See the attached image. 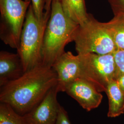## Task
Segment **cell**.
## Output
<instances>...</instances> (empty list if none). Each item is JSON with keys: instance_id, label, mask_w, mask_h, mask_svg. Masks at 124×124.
Masks as SVG:
<instances>
[{"instance_id": "cell-1", "label": "cell", "mask_w": 124, "mask_h": 124, "mask_svg": "<svg viewBox=\"0 0 124 124\" xmlns=\"http://www.w3.org/2000/svg\"><path fill=\"white\" fill-rule=\"evenodd\" d=\"M57 84V76L52 67L40 64L1 86L0 102L8 104L18 114L24 115Z\"/></svg>"}, {"instance_id": "cell-12", "label": "cell", "mask_w": 124, "mask_h": 124, "mask_svg": "<svg viewBox=\"0 0 124 124\" xmlns=\"http://www.w3.org/2000/svg\"><path fill=\"white\" fill-rule=\"evenodd\" d=\"M62 8L67 16L79 25L87 19V13L85 0H61Z\"/></svg>"}, {"instance_id": "cell-13", "label": "cell", "mask_w": 124, "mask_h": 124, "mask_svg": "<svg viewBox=\"0 0 124 124\" xmlns=\"http://www.w3.org/2000/svg\"><path fill=\"white\" fill-rule=\"evenodd\" d=\"M106 23L111 33L116 50H124V14L114 15V18Z\"/></svg>"}, {"instance_id": "cell-14", "label": "cell", "mask_w": 124, "mask_h": 124, "mask_svg": "<svg viewBox=\"0 0 124 124\" xmlns=\"http://www.w3.org/2000/svg\"><path fill=\"white\" fill-rule=\"evenodd\" d=\"M0 124H25L20 115L4 103L0 102Z\"/></svg>"}, {"instance_id": "cell-10", "label": "cell", "mask_w": 124, "mask_h": 124, "mask_svg": "<svg viewBox=\"0 0 124 124\" xmlns=\"http://www.w3.org/2000/svg\"><path fill=\"white\" fill-rule=\"evenodd\" d=\"M21 58L17 53L0 52V87L16 80L24 74Z\"/></svg>"}, {"instance_id": "cell-18", "label": "cell", "mask_w": 124, "mask_h": 124, "mask_svg": "<svg viewBox=\"0 0 124 124\" xmlns=\"http://www.w3.org/2000/svg\"><path fill=\"white\" fill-rule=\"evenodd\" d=\"M56 124H71L67 112L61 105Z\"/></svg>"}, {"instance_id": "cell-16", "label": "cell", "mask_w": 124, "mask_h": 124, "mask_svg": "<svg viewBox=\"0 0 124 124\" xmlns=\"http://www.w3.org/2000/svg\"><path fill=\"white\" fill-rule=\"evenodd\" d=\"M31 6L34 14L38 19H43L45 15L44 10L45 6V0H31Z\"/></svg>"}, {"instance_id": "cell-2", "label": "cell", "mask_w": 124, "mask_h": 124, "mask_svg": "<svg viewBox=\"0 0 124 124\" xmlns=\"http://www.w3.org/2000/svg\"><path fill=\"white\" fill-rule=\"evenodd\" d=\"M79 25L67 16L60 1L53 0L45 31L41 50L42 64L52 67L65 52L67 45L74 41Z\"/></svg>"}, {"instance_id": "cell-9", "label": "cell", "mask_w": 124, "mask_h": 124, "mask_svg": "<svg viewBox=\"0 0 124 124\" xmlns=\"http://www.w3.org/2000/svg\"><path fill=\"white\" fill-rule=\"evenodd\" d=\"M52 68L57 76L59 92H64L67 85L80 78V58L70 52H64L56 60Z\"/></svg>"}, {"instance_id": "cell-11", "label": "cell", "mask_w": 124, "mask_h": 124, "mask_svg": "<svg viewBox=\"0 0 124 124\" xmlns=\"http://www.w3.org/2000/svg\"><path fill=\"white\" fill-rule=\"evenodd\" d=\"M108 100V116L115 118L124 113V93L120 89L115 80L108 85L105 92Z\"/></svg>"}, {"instance_id": "cell-3", "label": "cell", "mask_w": 124, "mask_h": 124, "mask_svg": "<svg viewBox=\"0 0 124 124\" xmlns=\"http://www.w3.org/2000/svg\"><path fill=\"white\" fill-rule=\"evenodd\" d=\"M50 13L45 12L43 18L39 20L35 16L31 4L28 10L19 47L17 50L21 59L24 72L42 64V47Z\"/></svg>"}, {"instance_id": "cell-6", "label": "cell", "mask_w": 124, "mask_h": 124, "mask_svg": "<svg viewBox=\"0 0 124 124\" xmlns=\"http://www.w3.org/2000/svg\"><path fill=\"white\" fill-rule=\"evenodd\" d=\"M80 78L87 80L101 93L105 92L111 81L115 80V65L113 54H78Z\"/></svg>"}, {"instance_id": "cell-8", "label": "cell", "mask_w": 124, "mask_h": 124, "mask_svg": "<svg viewBox=\"0 0 124 124\" xmlns=\"http://www.w3.org/2000/svg\"><path fill=\"white\" fill-rule=\"evenodd\" d=\"M64 92L88 112L97 108L103 98L93 85L82 78H78L67 85Z\"/></svg>"}, {"instance_id": "cell-21", "label": "cell", "mask_w": 124, "mask_h": 124, "mask_svg": "<svg viewBox=\"0 0 124 124\" xmlns=\"http://www.w3.org/2000/svg\"><path fill=\"white\" fill-rule=\"evenodd\" d=\"M25 0L27 1H31V0Z\"/></svg>"}, {"instance_id": "cell-20", "label": "cell", "mask_w": 124, "mask_h": 124, "mask_svg": "<svg viewBox=\"0 0 124 124\" xmlns=\"http://www.w3.org/2000/svg\"><path fill=\"white\" fill-rule=\"evenodd\" d=\"M53 0H59L61 1V0H45V10L46 12H51V5Z\"/></svg>"}, {"instance_id": "cell-5", "label": "cell", "mask_w": 124, "mask_h": 124, "mask_svg": "<svg viewBox=\"0 0 124 124\" xmlns=\"http://www.w3.org/2000/svg\"><path fill=\"white\" fill-rule=\"evenodd\" d=\"M31 1L0 0V38L6 45L18 50L23 27Z\"/></svg>"}, {"instance_id": "cell-19", "label": "cell", "mask_w": 124, "mask_h": 124, "mask_svg": "<svg viewBox=\"0 0 124 124\" xmlns=\"http://www.w3.org/2000/svg\"><path fill=\"white\" fill-rule=\"evenodd\" d=\"M116 81L120 89L124 93V74L120 76Z\"/></svg>"}, {"instance_id": "cell-17", "label": "cell", "mask_w": 124, "mask_h": 124, "mask_svg": "<svg viewBox=\"0 0 124 124\" xmlns=\"http://www.w3.org/2000/svg\"><path fill=\"white\" fill-rule=\"evenodd\" d=\"M114 15L124 14V0H108Z\"/></svg>"}, {"instance_id": "cell-7", "label": "cell", "mask_w": 124, "mask_h": 124, "mask_svg": "<svg viewBox=\"0 0 124 124\" xmlns=\"http://www.w3.org/2000/svg\"><path fill=\"white\" fill-rule=\"evenodd\" d=\"M57 85L37 106L22 115L25 124H56L60 106L57 100L59 91Z\"/></svg>"}, {"instance_id": "cell-15", "label": "cell", "mask_w": 124, "mask_h": 124, "mask_svg": "<svg viewBox=\"0 0 124 124\" xmlns=\"http://www.w3.org/2000/svg\"><path fill=\"white\" fill-rule=\"evenodd\" d=\"M115 62V80L124 74V50H117L113 53Z\"/></svg>"}, {"instance_id": "cell-4", "label": "cell", "mask_w": 124, "mask_h": 124, "mask_svg": "<svg viewBox=\"0 0 124 124\" xmlns=\"http://www.w3.org/2000/svg\"><path fill=\"white\" fill-rule=\"evenodd\" d=\"M74 41L77 54H109L116 50L106 23L98 21L90 13L87 20L79 25Z\"/></svg>"}]
</instances>
